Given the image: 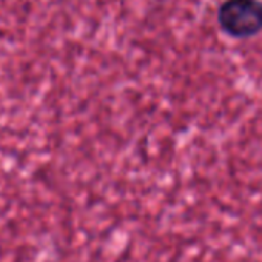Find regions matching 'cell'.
Instances as JSON below:
<instances>
[{
  "instance_id": "obj_1",
  "label": "cell",
  "mask_w": 262,
  "mask_h": 262,
  "mask_svg": "<svg viewBox=\"0 0 262 262\" xmlns=\"http://www.w3.org/2000/svg\"><path fill=\"white\" fill-rule=\"evenodd\" d=\"M221 30L233 39H250L262 31L260 0H225L219 7Z\"/></svg>"
}]
</instances>
